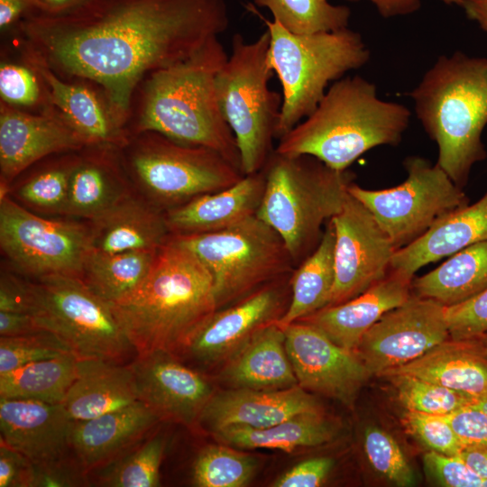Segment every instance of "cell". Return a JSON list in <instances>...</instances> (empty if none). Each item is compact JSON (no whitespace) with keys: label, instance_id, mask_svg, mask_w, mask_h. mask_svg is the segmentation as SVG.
<instances>
[{"label":"cell","instance_id":"obj_1","mask_svg":"<svg viewBox=\"0 0 487 487\" xmlns=\"http://www.w3.org/2000/svg\"><path fill=\"white\" fill-rule=\"evenodd\" d=\"M228 26L225 0H88L61 14L32 11L7 34L23 58L99 87L126 129L141 82Z\"/></svg>","mask_w":487,"mask_h":487},{"label":"cell","instance_id":"obj_2","mask_svg":"<svg viewBox=\"0 0 487 487\" xmlns=\"http://www.w3.org/2000/svg\"><path fill=\"white\" fill-rule=\"evenodd\" d=\"M227 58L215 37L188 59L150 73L132 99L129 136L155 132L180 143L207 147L241 170L237 143L216 91V77Z\"/></svg>","mask_w":487,"mask_h":487},{"label":"cell","instance_id":"obj_3","mask_svg":"<svg viewBox=\"0 0 487 487\" xmlns=\"http://www.w3.org/2000/svg\"><path fill=\"white\" fill-rule=\"evenodd\" d=\"M110 305L137 355L154 351L177 355L217 310L210 272L170 237L157 251L143 282Z\"/></svg>","mask_w":487,"mask_h":487},{"label":"cell","instance_id":"obj_4","mask_svg":"<svg viewBox=\"0 0 487 487\" xmlns=\"http://www.w3.org/2000/svg\"><path fill=\"white\" fill-rule=\"evenodd\" d=\"M411 113L379 97L376 85L355 75L333 82L316 109L279 139L274 152L310 155L346 170L361 155L381 145H397Z\"/></svg>","mask_w":487,"mask_h":487},{"label":"cell","instance_id":"obj_5","mask_svg":"<svg viewBox=\"0 0 487 487\" xmlns=\"http://www.w3.org/2000/svg\"><path fill=\"white\" fill-rule=\"evenodd\" d=\"M415 114L438 150V164L460 188L487 158V58L441 55L409 93Z\"/></svg>","mask_w":487,"mask_h":487},{"label":"cell","instance_id":"obj_6","mask_svg":"<svg viewBox=\"0 0 487 487\" xmlns=\"http://www.w3.org/2000/svg\"><path fill=\"white\" fill-rule=\"evenodd\" d=\"M263 170L265 188L256 216L280 235L297 267L318 244L325 222L340 212L353 175L310 155L275 152Z\"/></svg>","mask_w":487,"mask_h":487},{"label":"cell","instance_id":"obj_7","mask_svg":"<svg viewBox=\"0 0 487 487\" xmlns=\"http://www.w3.org/2000/svg\"><path fill=\"white\" fill-rule=\"evenodd\" d=\"M260 17L270 32L269 63L282 87L280 139L316 109L333 82L364 66L371 54L361 34L348 27L299 34Z\"/></svg>","mask_w":487,"mask_h":487},{"label":"cell","instance_id":"obj_8","mask_svg":"<svg viewBox=\"0 0 487 487\" xmlns=\"http://www.w3.org/2000/svg\"><path fill=\"white\" fill-rule=\"evenodd\" d=\"M269 47L268 30L251 42L234 34L232 52L216 77L217 101L234 135L244 175L261 171L275 150L282 97L269 87L274 74Z\"/></svg>","mask_w":487,"mask_h":487},{"label":"cell","instance_id":"obj_9","mask_svg":"<svg viewBox=\"0 0 487 487\" xmlns=\"http://www.w3.org/2000/svg\"><path fill=\"white\" fill-rule=\"evenodd\" d=\"M130 179L162 211L238 182L244 175L222 154L155 132L130 137L121 149Z\"/></svg>","mask_w":487,"mask_h":487},{"label":"cell","instance_id":"obj_10","mask_svg":"<svg viewBox=\"0 0 487 487\" xmlns=\"http://www.w3.org/2000/svg\"><path fill=\"white\" fill-rule=\"evenodd\" d=\"M170 238L191 251L210 272L217 309L296 268L280 235L257 216L221 231Z\"/></svg>","mask_w":487,"mask_h":487},{"label":"cell","instance_id":"obj_11","mask_svg":"<svg viewBox=\"0 0 487 487\" xmlns=\"http://www.w3.org/2000/svg\"><path fill=\"white\" fill-rule=\"evenodd\" d=\"M28 313L78 359L126 363L137 355L110 303L81 278L50 275L28 281Z\"/></svg>","mask_w":487,"mask_h":487},{"label":"cell","instance_id":"obj_12","mask_svg":"<svg viewBox=\"0 0 487 487\" xmlns=\"http://www.w3.org/2000/svg\"><path fill=\"white\" fill-rule=\"evenodd\" d=\"M406 179L396 187L367 189L353 182L348 192L362 202L396 250L411 244L437 221L470 204L463 188L438 165L420 156L403 162Z\"/></svg>","mask_w":487,"mask_h":487},{"label":"cell","instance_id":"obj_13","mask_svg":"<svg viewBox=\"0 0 487 487\" xmlns=\"http://www.w3.org/2000/svg\"><path fill=\"white\" fill-rule=\"evenodd\" d=\"M0 246L14 269L24 275L82 279L91 251L90 226L46 219L4 195L0 198Z\"/></svg>","mask_w":487,"mask_h":487},{"label":"cell","instance_id":"obj_14","mask_svg":"<svg viewBox=\"0 0 487 487\" xmlns=\"http://www.w3.org/2000/svg\"><path fill=\"white\" fill-rule=\"evenodd\" d=\"M331 222L335 284L328 306L345 302L382 280L397 251L372 214L349 192Z\"/></svg>","mask_w":487,"mask_h":487},{"label":"cell","instance_id":"obj_15","mask_svg":"<svg viewBox=\"0 0 487 487\" xmlns=\"http://www.w3.org/2000/svg\"><path fill=\"white\" fill-rule=\"evenodd\" d=\"M449 338L445 306L410 296L384 314L354 350L372 375L404 365Z\"/></svg>","mask_w":487,"mask_h":487},{"label":"cell","instance_id":"obj_16","mask_svg":"<svg viewBox=\"0 0 487 487\" xmlns=\"http://www.w3.org/2000/svg\"><path fill=\"white\" fill-rule=\"evenodd\" d=\"M299 386L351 406L372 376L355 354L314 326L297 321L281 327Z\"/></svg>","mask_w":487,"mask_h":487},{"label":"cell","instance_id":"obj_17","mask_svg":"<svg viewBox=\"0 0 487 487\" xmlns=\"http://www.w3.org/2000/svg\"><path fill=\"white\" fill-rule=\"evenodd\" d=\"M74 423L60 404L0 398V441L23 454L33 473L79 464L70 441Z\"/></svg>","mask_w":487,"mask_h":487},{"label":"cell","instance_id":"obj_18","mask_svg":"<svg viewBox=\"0 0 487 487\" xmlns=\"http://www.w3.org/2000/svg\"><path fill=\"white\" fill-rule=\"evenodd\" d=\"M290 276L217 309L179 353L187 354L197 362L211 363L235 351L258 329L276 322L284 315L290 300L286 299Z\"/></svg>","mask_w":487,"mask_h":487},{"label":"cell","instance_id":"obj_19","mask_svg":"<svg viewBox=\"0 0 487 487\" xmlns=\"http://www.w3.org/2000/svg\"><path fill=\"white\" fill-rule=\"evenodd\" d=\"M129 364L135 377L139 400L161 420L187 427L198 423L213 395L210 383L202 374L166 351L136 355Z\"/></svg>","mask_w":487,"mask_h":487},{"label":"cell","instance_id":"obj_20","mask_svg":"<svg viewBox=\"0 0 487 487\" xmlns=\"http://www.w3.org/2000/svg\"><path fill=\"white\" fill-rule=\"evenodd\" d=\"M85 145L54 106L41 113L0 102V186L7 195L11 182L38 161Z\"/></svg>","mask_w":487,"mask_h":487},{"label":"cell","instance_id":"obj_21","mask_svg":"<svg viewBox=\"0 0 487 487\" xmlns=\"http://www.w3.org/2000/svg\"><path fill=\"white\" fill-rule=\"evenodd\" d=\"M21 57L39 73L51 104L85 146L122 149L127 144L130 136L99 87L82 79L65 80L42 64Z\"/></svg>","mask_w":487,"mask_h":487},{"label":"cell","instance_id":"obj_22","mask_svg":"<svg viewBox=\"0 0 487 487\" xmlns=\"http://www.w3.org/2000/svg\"><path fill=\"white\" fill-rule=\"evenodd\" d=\"M310 412H322L321 406L299 385L280 390L236 388L213 394L198 424L213 433L231 426L264 428Z\"/></svg>","mask_w":487,"mask_h":487},{"label":"cell","instance_id":"obj_23","mask_svg":"<svg viewBox=\"0 0 487 487\" xmlns=\"http://www.w3.org/2000/svg\"><path fill=\"white\" fill-rule=\"evenodd\" d=\"M411 282L412 279L390 270L382 280L360 295L325 307L299 321L314 326L337 345L354 352L365 333L384 314L411 296Z\"/></svg>","mask_w":487,"mask_h":487},{"label":"cell","instance_id":"obj_24","mask_svg":"<svg viewBox=\"0 0 487 487\" xmlns=\"http://www.w3.org/2000/svg\"><path fill=\"white\" fill-rule=\"evenodd\" d=\"M121 148L84 146L70 171L64 216L95 220L129 194Z\"/></svg>","mask_w":487,"mask_h":487},{"label":"cell","instance_id":"obj_25","mask_svg":"<svg viewBox=\"0 0 487 487\" xmlns=\"http://www.w3.org/2000/svg\"><path fill=\"white\" fill-rule=\"evenodd\" d=\"M160 421L141 400L94 418L75 421L72 450L88 474L144 439Z\"/></svg>","mask_w":487,"mask_h":487},{"label":"cell","instance_id":"obj_26","mask_svg":"<svg viewBox=\"0 0 487 487\" xmlns=\"http://www.w3.org/2000/svg\"><path fill=\"white\" fill-rule=\"evenodd\" d=\"M265 188V172L244 175L226 188L201 195L165 211L171 235L217 232L256 216Z\"/></svg>","mask_w":487,"mask_h":487},{"label":"cell","instance_id":"obj_27","mask_svg":"<svg viewBox=\"0 0 487 487\" xmlns=\"http://www.w3.org/2000/svg\"><path fill=\"white\" fill-rule=\"evenodd\" d=\"M483 241H487V191L475 203L453 211L397 250L390 270L412 279L423 266Z\"/></svg>","mask_w":487,"mask_h":487},{"label":"cell","instance_id":"obj_28","mask_svg":"<svg viewBox=\"0 0 487 487\" xmlns=\"http://www.w3.org/2000/svg\"><path fill=\"white\" fill-rule=\"evenodd\" d=\"M139 400L129 363L78 359L77 375L60 403L74 421L94 418Z\"/></svg>","mask_w":487,"mask_h":487},{"label":"cell","instance_id":"obj_29","mask_svg":"<svg viewBox=\"0 0 487 487\" xmlns=\"http://www.w3.org/2000/svg\"><path fill=\"white\" fill-rule=\"evenodd\" d=\"M89 226L91 250L107 253L158 250L171 235L165 212L132 194Z\"/></svg>","mask_w":487,"mask_h":487},{"label":"cell","instance_id":"obj_30","mask_svg":"<svg viewBox=\"0 0 487 487\" xmlns=\"http://www.w3.org/2000/svg\"><path fill=\"white\" fill-rule=\"evenodd\" d=\"M469 341L448 338L382 375L409 374L478 399L487 394V358Z\"/></svg>","mask_w":487,"mask_h":487},{"label":"cell","instance_id":"obj_31","mask_svg":"<svg viewBox=\"0 0 487 487\" xmlns=\"http://www.w3.org/2000/svg\"><path fill=\"white\" fill-rule=\"evenodd\" d=\"M225 377L242 389L280 390L299 385L283 329L275 322L258 329L234 354Z\"/></svg>","mask_w":487,"mask_h":487},{"label":"cell","instance_id":"obj_32","mask_svg":"<svg viewBox=\"0 0 487 487\" xmlns=\"http://www.w3.org/2000/svg\"><path fill=\"white\" fill-rule=\"evenodd\" d=\"M415 295L445 307L464 302L487 288V241L452 255L428 273L412 280Z\"/></svg>","mask_w":487,"mask_h":487},{"label":"cell","instance_id":"obj_33","mask_svg":"<svg viewBox=\"0 0 487 487\" xmlns=\"http://www.w3.org/2000/svg\"><path fill=\"white\" fill-rule=\"evenodd\" d=\"M334 250L335 229L329 220L317 247L291 273L290 300L284 315L275 322L280 327L328 306L335 284Z\"/></svg>","mask_w":487,"mask_h":487},{"label":"cell","instance_id":"obj_34","mask_svg":"<svg viewBox=\"0 0 487 487\" xmlns=\"http://www.w3.org/2000/svg\"><path fill=\"white\" fill-rule=\"evenodd\" d=\"M214 434L218 440L234 447L290 452L331 441L335 429L323 417L322 412H310L297 415L264 428L231 426Z\"/></svg>","mask_w":487,"mask_h":487},{"label":"cell","instance_id":"obj_35","mask_svg":"<svg viewBox=\"0 0 487 487\" xmlns=\"http://www.w3.org/2000/svg\"><path fill=\"white\" fill-rule=\"evenodd\" d=\"M158 250L114 253L91 250L85 262L82 280L103 299L115 303L143 282Z\"/></svg>","mask_w":487,"mask_h":487},{"label":"cell","instance_id":"obj_36","mask_svg":"<svg viewBox=\"0 0 487 487\" xmlns=\"http://www.w3.org/2000/svg\"><path fill=\"white\" fill-rule=\"evenodd\" d=\"M78 361L67 354L0 374V398L60 404L76 378Z\"/></svg>","mask_w":487,"mask_h":487},{"label":"cell","instance_id":"obj_37","mask_svg":"<svg viewBox=\"0 0 487 487\" xmlns=\"http://www.w3.org/2000/svg\"><path fill=\"white\" fill-rule=\"evenodd\" d=\"M166 448L162 434L148 435L138 444L87 474L96 485L107 487H155Z\"/></svg>","mask_w":487,"mask_h":487},{"label":"cell","instance_id":"obj_38","mask_svg":"<svg viewBox=\"0 0 487 487\" xmlns=\"http://www.w3.org/2000/svg\"><path fill=\"white\" fill-rule=\"evenodd\" d=\"M267 8L286 30L293 33H314L348 27L351 10L329 0H253Z\"/></svg>","mask_w":487,"mask_h":487},{"label":"cell","instance_id":"obj_39","mask_svg":"<svg viewBox=\"0 0 487 487\" xmlns=\"http://www.w3.org/2000/svg\"><path fill=\"white\" fill-rule=\"evenodd\" d=\"M77 152H64L60 159L36 170L16 189V198L39 212L64 215Z\"/></svg>","mask_w":487,"mask_h":487},{"label":"cell","instance_id":"obj_40","mask_svg":"<svg viewBox=\"0 0 487 487\" xmlns=\"http://www.w3.org/2000/svg\"><path fill=\"white\" fill-rule=\"evenodd\" d=\"M256 460L228 446L210 445L198 455L192 482L198 487H242L252 479Z\"/></svg>","mask_w":487,"mask_h":487},{"label":"cell","instance_id":"obj_41","mask_svg":"<svg viewBox=\"0 0 487 487\" xmlns=\"http://www.w3.org/2000/svg\"><path fill=\"white\" fill-rule=\"evenodd\" d=\"M407 410L447 416L470 406L474 399L442 385L409 374L388 375Z\"/></svg>","mask_w":487,"mask_h":487},{"label":"cell","instance_id":"obj_42","mask_svg":"<svg viewBox=\"0 0 487 487\" xmlns=\"http://www.w3.org/2000/svg\"><path fill=\"white\" fill-rule=\"evenodd\" d=\"M17 55V60H11L2 54L0 102L32 113L50 109L53 106L41 78L29 62Z\"/></svg>","mask_w":487,"mask_h":487},{"label":"cell","instance_id":"obj_43","mask_svg":"<svg viewBox=\"0 0 487 487\" xmlns=\"http://www.w3.org/2000/svg\"><path fill=\"white\" fill-rule=\"evenodd\" d=\"M67 354H73L64 343L47 331L28 335L0 336V374L34 362Z\"/></svg>","mask_w":487,"mask_h":487},{"label":"cell","instance_id":"obj_44","mask_svg":"<svg viewBox=\"0 0 487 487\" xmlns=\"http://www.w3.org/2000/svg\"><path fill=\"white\" fill-rule=\"evenodd\" d=\"M363 447L372 466L398 486H410L415 474L396 440L386 431L370 427L364 432Z\"/></svg>","mask_w":487,"mask_h":487},{"label":"cell","instance_id":"obj_45","mask_svg":"<svg viewBox=\"0 0 487 487\" xmlns=\"http://www.w3.org/2000/svg\"><path fill=\"white\" fill-rule=\"evenodd\" d=\"M403 423L409 433L429 451L458 455L466 446L444 416L408 410Z\"/></svg>","mask_w":487,"mask_h":487},{"label":"cell","instance_id":"obj_46","mask_svg":"<svg viewBox=\"0 0 487 487\" xmlns=\"http://www.w3.org/2000/svg\"><path fill=\"white\" fill-rule=\"evenodd\" d=\"M449 338L471 340L487 333V288L474 297L445 307Z\"/></svg>","mask_w":487,"mask_h":487},{"label":"cell","instance_id":"obj_47","mask_svg":"<svg viewBox=\"0 0 487 487\" xmlns=\"http://www.w3.org/2000/svg\"><path fill=\"white\" fill-rule=\"evenodd\" d=\"M423 461L427 472L443 486L483 487L484 479L458 455L428 451Z\"/></svg>","mask_w":487,"mask_h":487},{"label":"cell","instance_id":"obj_48","mask_svg":"<svg viewBox=\"0 0 487 487\" xmlns=\"http://www.w3.org/2000/svg\"><path fill=\"white\" fill-rule=\"evenodd\" d=\"M334 464L329 457L303 461L280 475L272 484L275 487H317L327 477Z\"/></svg>","mask_w":487,"mask_h":487},{"label":"cell","instance_id":"obj_49","mask_svg":"<svg viewBox=\"0 0 487 487\" xmlns=\"http://www.w3.org/2000/svg\"><path fill=\"white\" fill-rule=\"evenodd\" d=\"M444 417L466 446L487 447V414L467 406Z\"/></svg>","mask_w":487,"mask_h":487},{"label":"cell","instance_id":"obj_50","mask_svg":"<svg viewBox=\"0 0 487 487\" xmlns=\"http://www.w3.org/2000/svg\"><path fill=\"white\" fill-rule=\"evenodd\" d=\"M0 487H33V466L20 452L0 441Z\"/></svg>","mask_w":487,"mask_h":487},{"label":"cell","instance_id":"obj_51","mask_svg":"<svg viewBox=\"0 0 487 487\" xmlns=\"http://www.w3.org/2000/svg\"><path fill=\"white\" fill-rule=\"evenodd\" d=\"M0 311L28 313V280L1 273Z\"/></svg>","mask_w":487,"mask_h":487},{"label":"cell","instance_id":"obj_52","mask_svg":"<svg viewBox=\"0 0 487 487\" xmlns=\"http://www.w3.org/2000/svg\"><path fill=\"white\" fill-rule=\"evenodd\" d=\"M38 9V0H0L1 33H9L25 15Z\"/></svg>","mask_w":487,"mask_h":487},{"label":"cell","instance_id":"obj_53","mask_svg":"<svg viewBox=\"0 0 487 487\" xmlns=\"http://www.w3.org/2000/svg\"><path fill=\"white\" fill-rule=\"evenodd\" d=\"M348 2L368 1L374 5L383 18L404 16L417 12L421 5L420 0H345ZM446 5L463 6L471 0H438Z\"/></svg>","mask_w":487,"mask_h":487},{"label":"cell","instance_id":"obj_54","mask_svg":"<svg viewBox=\"0 0 487 487\" xmlns=\"http://www.w3.org/2000/svg\"><path fill=\"white\" fill-rule=\"evenodd\" d=\"M29 313L0 311V335L19 336L44 332Z\"/></svg>","mask_w":487,"mask_h":487},{"label":"cell","instance_id":"obj_55","mask_svg":"<svg viewBox=\"0 0 487 487\" xmlns=\"http://www.w3.org/2000/svg\"><path fill=\"white\" fill-rule=\"evenodd\" d=\"M479 476L487 479V447L468 445L458 455Z\"/></svg>","mask_w":487,"mask_h":487},{"label":"cell","instance_id":"obj_56","mask_svg":"<svg viewBox=\"0 0 487 487\" xmlns=\"http://www.w3.org/2000/svg\"><path fill=\"white\" fill-rule=\"evenodd\" d=\"M466 17L487 33V0H471L462 6Z\"/></svg>","mask_w":487,"mask_h":487},{"label":"cell","instance_id":"obj_57","mask_svg":"<svg viewBox=\"0 0 487 487\" xmlns=\"http://www.w3.org/2000/svg\"><path fill=\"white\" fill-rule=\"evenodd\" d=\"M88 0H38L39 9L46 14H61L74 9Z\"/></svg>","mask_w":487,"mask_h":487},{"label":"cell","instance_id":"obj_58","mask_svg":"<svg viewBox=\"0 0 487 487\" xmlns=\"http://www.w3.org/2000/svg\"><path fill=\"white\" fill-rule=\"evenodd\" d=\"M470 406L487 414V394L473 400Z\"/></svg>","mask_w":487,"mask_h":487},{"label":"cell","instance_id":"obj_59","mask_svg":"<svg viewBox=\"0 0 487 487\" xmlns=\"http://www.w3.org/2000/svg\"><path fill=\"white\" fill-rule=\"evenodd\" d=\"M486 345H487V343H486ZM484 353L487 354V345H486V347L484 348Z\"/></svg>","mask_w":487,"mask_h":487}]
</instances>
